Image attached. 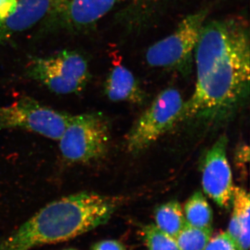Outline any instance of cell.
Here are the masks:
<instances>
[{"label":"cell","instance_id":"cell-11","mask_svg":"<svg viewBox=\"0 0 250 250\" xmlns=\"http://www.w3.org/2000/svg\"><path fill=\"white\" fill-rule=\"evenodd\" d=\"M113 57V67L105 83L106 97L116 103H142L146 95L134 75L123 65L118 54Z\"/></svg>","mask_w":250,"mask_h":250},{"label":"cell","instance_id":"cell-1","mask_svg":"<svg viewBox=\"0 0 250 250\" xmlns=\"http://www.w3.org/2000/svg\"><path fill=\"white\" fill-rule=\"evenodd\" d=\"M197 80L182 121L217 118L237 106L250 89L248 23L239 18L205 23L195 51Z\"/></svg>","mask_w":250,"mask_h":250},{"label":"cell","instance_id":"cell-10","mask_svg":"<svg viewBox=\"0 0 250 250\" xmlns=\"http://www.w3.org/2000/svg\"><path fill=\"white\" fill-rule=\"evenodd\" d=\"M59 0H17L14 14L0 22V44L47 19Z\"/></svg>","mask_w":250,"mask_h":250},{"label":"cell","instance_id":"cell-17","mask_svg":"<svg viewBox=\"0 0 250 250\" xmlns=\"http://www.w3.org/2000/svg\"><path fill=\"white\" fill-rule=\"evenodd\" d=\"M205 250H239L228 231L210 238Z\"/></svg>","mask_w":250,"mask_h":250},{"label":"cell","instance_id":"cell-3","mask_svg":"<svg viewBox=\"0 0 250 250\" xmlns=\"http://www.w3.org/2000/svg\"><path fill=\"white\" fill-rule=\"evenodd\" d=\"M110 138L109 123L103 113L71 115L58 140L59 150L68 164H89L106 156Z\"/></svg>","mask_w":250,"mask_h":250},{"label":"cell","instance_id":"cell-8","mask_svg":"<svg viewBox=\"0 0 250 250\" xmlns=\"http://www.w3.org/2000/svg\"><path fill=\"white\" fill-rule=\"evenodd\" d=\"M228 139L220 136L206 154L202 166L204 192L221 208H228L232 200V173L227 156Z\"/></svg>","mask_w":250,"mask_h":250},{"label":"cell","instance_id":"cell-21","mask_svg":"<svg viewBox=\"0 0 250 250\" xmlns=\"http://www.w3.org/2000/svg\"><path fill=\"white\" fill-rule=\"evenodd\" d=\"M250 150L248 146H243L240 147L236 153V161L238 165H246V163L249 161Z\"/></svg>","mask_w":250,"mask_h":250},{"label":"cell","instance_id":"cell-6","mask_svg":"<svg viewBox=\"0 0 250 250\" xmlns=\"http://www.w3.org/2000/svg\"><path fill=\"white\" fill-rule=\"evenodd\" d=\"M184 105L185 102L176 88L161 91L130 130L126 139L127 150L138 154L149 147L182 121Z\"/></svg>","mask_w":250,"mask_h":250},{"label":"cell","instance_id":"cell-2","mask_svg":"<svg viewBox=\"0 0 250 250\" xmlns=\"http://www.w3.org/2000/svg\"><path fill=\"white\" fill-rule=\"evenodd\" d=\"M119 202L118 197L90 191L61 197L0 241V250H30L73 239L107 223Z\"/></svg>","mask_w":250,"mask_h":250},{"label":"cell","instance_id":"cell-4","mask_svg":"<svg viewBox=\"0 0 250 250\" xmlns=\"http://www.w3.org/2000/svg\"><path fill=\"white\" fill-rule=\"evenodd\" d=\"M25 75L52 93L71 95L83 91L89 81L90 72L88 62L82 54L63 50L31 59L26 67Z\"/></svg>","mask_w":250,"mask_h":250},{"label":"cell","instance_id":"cell-9","mask_svg":"<svg viewBox=\"0 0 250 250\" xmlns=\"http://www.w3.org/2000/svg\"><path fill=\"white\" fill-rule=\"evenodd\" d=\"M122 0H59L47 18L56 27L81 31L93 27Z\"/></svg>","mask_w":250,"mask_h":250},{"label":"cell","instance_id":"cell-7","mask_svg":"<svg viewBox=\"0 0 250 250\" xmlns=\"http://www.w3.org/2000/svg\"><path fill=\"white\" fill-rule=\"evenodd\" d=\"M70 116L34 99L24 97L8 106H0V130H25L58 141Z\"/></svg>","mask_w":250,"mask_h":250},{"label":"cell","instance_id":"cell-19","mask_svg":"<svg viewBox=\"0 0 250 250\" xmlns=\"http://www.w3.org/2000/svg\"><path fill=\"white\" fill-rule=\"evenodd\" d=\"M90 250H126L121 242L116 240H104L95 243Z\"/></svg>","mask_w":250,"mask_h":250},{"label":"cell","instance_id":"cell-5","mask_svg":"<svg viewBox=\"0 0 250 250\" xmlns=\"http://www.w3.org/2000/svg\"><path fill=\"white\" fill-rule=\"evenodd\" d=\"M209 13L204 8L184 18L173 33L157 41L147 49L146 62L149 66L190 73L194 54L202 27Z\"/></svg>","mask_w":250,"mask_h":250},{"label":"cell","instance_id":"cell-13","mask_svg":"<svg viewBox=\"0 0 250 250\" xmlns=\"http://www.w3.org/2000/svg\"><path fill=\"white\" fill-rule=\"evenodd\" d=\"M233 213L240 229L239 250H249L250 199L249 192L241 187L233 188Z\"/></svg>","mask_w":250,"mask_h":250},{"label":"cell","instance_id":"cell-22","mask_svg":"<svg viewBox=\"0 0 250 250\" xmlns=\"http://www.w3.org/2000/svg\"><path fill=\"white\" fill-rule=\"evenodd\" d=\"M62 250H77L76 249H74V248H67V249H64Z\"/></svg>","mask_w":250,"mask_h":250},{"label":"cell","instance_id":"cell-16","mask_svg":"<svg viewBox=\"0 0 250 250\" xmlns=\"http://www.w3.org/2000/svg\"><path fill=\"white\" fill-rule=\"evenodd\" d=\"M147 250H181L175 238L163 232L155 225H149L143 229Z\"/></svg>","mask_w":250,"mask_h":250},{"label":"cell","instance_id":"cell-18","mask_svg":"<svg viewBox=\"0 0 250 250\" xmlns=\"http://www.w3.org/2000/svg\"><path fill=\"white\" fill-rule=\"evenodd\" d=\"M16 6L17 0H0V22L14 14Z\"/></svg>","mask_w":250,"mask_h":250},{"label":"cell","instance_id":"cell-20","mask_svg":"<svg viewBox=\"0 0 250 250\" xmlns=\"http://www.w3.org/2000/svg\"><path fill=\"white\" fill-rule=\"evenodd\" d=\"M166 1L167 0H131V6L136 9H151L153 6Z\"/></svg>","mask_w":250,"mask_h":250},{"label":"cell","instance_id":"cell-14","mask_svg":"<svg viewBox=\"0 0 250 250\" xmlns=\"http://www.w3.org/2000/svg\"><path fill=\"white\" fill-rule=\"evenodd\" d=\"M184 213L186 221L191 226L213 228V211L202 192H195L189 197L184 205Z\"/></svg>","mask_w":250,"mask_h":250},{"label":"cell","instance_id":"cell-15","mask_svg":"<svg viewBox=\"0 0 250 250\" xmlns=\"http://www.w3.org/2000/svg\"><path fill=\"white\" fill-rule=\"evenodd\" d=\"M213 233V228H195L186 223L175 240L181 250H205Z\"/></svg>","mask_w":250,"mask_h":250},{"label":"cell","instance_id":"cell-12","mask_svg":"<svg viewBox=\"0 0 250 250\" xmlns=\"http://www.w3.org/2000/svg\"><path fill=\"white\" fill-rule=\"evenodd\" d=\"M156 228L175 238L185 225L184 210L179 202L172 200L163 204L154 212Z\"/></svg>","mask_w":250,"mask_h":250}]
</instances>
